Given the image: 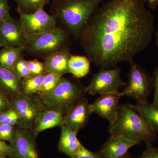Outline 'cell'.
<instances>
[{
	"mask_svg": "<svg viewBox=\"0 0 158 158\" xmlns=\"http://www.w3.org/2000/svg\"><path fill=\"white\" fill-rule=\"evenodd\" d=\"M109 132L111 135H118L141 144H152L157 139L140 114L131 104L119 106L117 118L110 124Z\"/></svg>",
	"mask_w": 158,
	"mask_h": 158,
	"instance_id": "obj_3",
	"label": "cell"
},
{
	"mask_svg": "<svg viewBox=\"0 0 158 158\" xmlns=\"http://www.w3.org/2000/svg\"><path fill=\"white\" fill-rule=\"evenodd\" d=\"M6 157H1L0 158H6Z\"/></svg>",
	"mask_w": 158,
	"mask_h": 158,
	"instance_id": "obj_40",
	"label": "cell"
},
{
	"mask_svg": "<svg viewBox=\"0 0 158 158\" xmlns=\"http://www.w3.org/2000/svg\"><path fill=\"white\" fill-rule=\"evenodd\" d=\"M10 100L11 108L15 110L19 117L17 127L33 130L37 118L45 110L39 95L29 96L22 94Z\"/></svg>",
	"mask_w": 158,
	"mask_h": 158,
	"instance_id": "obj_7",
	"label": "cell"
},
{
	"mask_svg": "<svg viewBox=\"0 0 158 158\" xmlns=\"http://www.w3.org/2000/svg\"><path fill=\"white\" fill-rule=\"evenodd\" d=\"M62 76L56 74L46 73L40 93L38 95H42L49 93L59 84Z\"/></svg>",
	"mask_w": 158,
	"mask_h": 158,
	"instance_id": "obj_24",
	"label": "cell"
},
{
	"mask_svg": "<svg viewBox=\"0 0 158 158\" xmlns=\"http://www.w3.org/2000/svg\"><path fill=\"white\" fill-rule=\"evenodd\" d=\"M90 62L87 56L79 55H71L69 61V73L77 78H81L89 74Z\"/></svg>",
	"mask_w": 158,
	"mask_h": 158,
	"instance_id": "obj_20",
	"label": "cell"
},
{
	"mask_svg": "<svg viewBox=\"0 0 158 158\" xmlns=\"http://www.w3.org/2000/svg\"><path fill=\"white\" fill-rule=\"evenodd\" d=\"M33 130L17 127L13 140L10 143L11 151L8 157L39 158Z\"/></svg>",
	"mask_w": 158,
	"mask_h": 158,
	"instance_id": "obj_10",
	"label": "cell"
},
{
	"mask_svg": "<svg viewBox=\"0 0 158 158\" xmlns=\"http://www.w3.org/2000/svg\"><path fill=\"white\" fill-rule=\"evenodd\" d=\"M65 113L59 109H47L40 113L37 118L33 128L35 136L49 129L60 127L64 125V117Z\"/></svg>",
	"mask_w": 158,
	"mask_h": 158,
	"instance_id": "obj_15",
	"label": "cell"
},
{
	"mask_svg": "<svg viewBox=\"0 0 158 158\" xmlns=\"http://www.w3.org/2000/svg\"><path fill=\"white\" fill-rule=\"evenodd\" d=\"M13 70L22 79L31 76V74L28 68L27 61L22 56L15 65Z\"/></svg>",
	"mask_w": 158,
	"mask_h": 158,
	"instance_id": "obj_26",
	"label": "cell"
},
{
	"mask_svg": "<svg viewBox=\"0 0 158 158\" xmlns=\"http://www.w3.org/2000/svg\"><path fill=\"white\" fill-rule=\"evenodd\" d=\"M11 108V103L10 98L0 90V113Z\"/></svg>",
	"mask_w": 158,
	"mask_h": 158,
	"instance_id": "obj_31",
	"label": "cell"
},
{
	"mask_svg": "<svg viewBox=\"0 0 158 158\" xmlns=\"http://www.w3.org/2000/svg\"><path fill=\"white\" fill-rule=\"evenodd\" d=\"M138 158H158V147H154L152 144L147 145L146 149Z\"/></svg>",
	"mask_w": 158,
	"mask_h": 158,
	"instance_id": "obj_33",
	"label": "cell"
},
{
	"mask_svg": "<svg viewBox=\"0 0 158 158\" xmlns=\"http://www.w3.org/2000/svg\"><path fill=\"white\" fill-rule=\"evenodd\" d=\"M120 73L121 69L117 67L100 69L93 75L90 84L86 87V92L91 95L119 92L126 83L122 80Z\"/></svg>",
	"mask_w": 158,
	"mask_h": 158,
	"instance_id": "obj_8",
	"label": "cell"
},
{
	"mask_svg": "<svg viewBox=\"0 0 158 158\" xmlns=\"http://www.w3.org/2000/svg\"><path fill=\"white\" fill-rule=\"evenodd\" d=\"M89 106L85 98L79 100L64 114V125L78 133L87 124L92 114Z\"/></svg>",
	"mask_w": 158,
	"mask_h": 158,
	"instance_id": "obj_12",
	"label": "cell"
},
{
	"mask_svg": "<svg viewBox=\"0 0 158 158\" xmlns=\"http://www.w3.org/2000/svg\"><path fill=\"white\" fill-rule=\"evenodd\" d=\"M130 64L128 81L120 95L134 99L138 103L146 102L152 89V77L138 63L132 61Z\"/></svg>",
	"mask_w": 158,
	"mask_h": 158,
	"instance_id": "obj_6",
	"label": "cell"
},
{
	"mask_svg": "<svg viewBox=\"0 0 158 158\" xmlns=\"http://www.w3.org/2000/svg\"><path fill=\"white\" fill-rule=\"evenodd\" d=\"M86 93V88L77 82L62 77L53 90L39 96L45 109H59L65 114Z\"/></svg>",
	"mask_w": 158,
	"mask_h": 158,
	"instance_id": "obj_4",
	"label": "cell"
},
{
	"mask_svg": "<svg viewBox=\"0 0 158 158\" xmlns=\"http://www.w3.org/2000/svg\"><path fill=\"white\" fill-rule=\"evenodd\" d=\"M154 17L143 0H109L99 6L80 34V44L100 69L130 62L152 39Z\"/></svg>",
	"mask_w": 158,
	"mask_h": 158,
	"instance_id": "obj_1",
	"label": "cell"
},
{
	"mask_svg": "<svg viewBox=\"0 0 158 158\" xmlns=\"http://www.w3.org/2000/svg\"><path fill=\"white\" fill-rule=\"evenodd\" d=\"M120 158H135L130 153V152H128L124 156Z\"/></svg>",
	"mask_w": 158,
	"mask_h": 158,
	"instance_id": "obj_36",
	"label": "cell"
},
{
	"mask_svg": "<svg viewBox=\"0 0 158 158\" xmlns=\"http://www.w3.org/2000/svg\"><path fill=\"white\" fill-rule=\"evenodd\" d=\"M138 144H140L122 136L111 135L98 152L104 158H120L128 152L130 148Z\"/></svg>",
	"mask_w": 158,
	"mask_h": 158,
	"instance_id": "obj_14",
	"label": "cell"
},
{
	"mask_svg": "<svg viewBox=\"0 0 158 158\" xmlns=\"http://www.w3.org/2000/svg\"><path fill=\"white\" fill-rule=\"evenodd\" d=\"M0 42L5 47H25L27 36L23 32L19 20L11 15L0 22Z\"/></svg>",
	"mask_w": 158,
	"mask_h": 158,
	"instance_id": "obj_11",
	"label": "cell"
},
{
	"mask_svg": "<svg viewBox=\"0 0 158 158\" xmlns=\"http://www.w3.org/2000/svg\"><path fill=\"white\" fill-rule=\"evenodd\" d=\"M103 0H62L56 1L54 16L75 38L80 34Z\"/></svg>",
	"mask_w": 158,
	"mask_h": 158,
	"instance_id": "obj_2",
	"label": "cell"
},
{
	"mask_svg": "<svg viewBox=\"0 0 158 158\" xmlns=\"http://www.w3.org/2000/svg\"><path fill=\"white\" fill-rule=\"evenodd\" d=\"M0 90L10 99L23 94L22 79L12 69L0 65Z\"/></svg>",
	"mask_w": 158,
	"mask_h": 158,
	"instance_id": "obj_16",
	"label": "cell"
},
{
	"mask_svg": "<svg viewBox=\"0 0 158 158\" xmlns=\"http://www.w3.org/2000/svg\"><path fill=\"white\" fill-rule=\"evenodd\" d=\"M70 34L57 27L51 31L27 37L25 51L34 56L45 58L51 54L69 48Z\"/></svg>",
	"mask_w": 158,
	"mask_h": 158,
	"instance_id": "obj_5",
	"label": "cell"
},
{
	"mask_svg": "<svg viewBox=\"0 0 158 158\" xmlns=\"http://www.w3.org/2000/svg\"><path fill=\"white\" fill-rule=\"evenodd\" d=\"M15 129L14 126L0 124V140L11 143L14 138Z\"/></svg>",
	"mask_w": 158,
	"mask_h": 158,
	"instance_id": "obj_27",
	"label": "cell"
},
{
	"mask_svg": "<svg viewBox=\"0 0 158 158\" xmlns=\"http://www.w3.org/2000/svg\"><path fill=\"white\" fill-rule=\"evenodd\" d=\"M19 121V117L14 109H9L0 113V124L11 125L17 126Z\"/></svg>",
	"mask_w": 158,
	"mask_h": 158,
	"instance_id": "obj_25",
	"label": "cell"
},
{
	"mask_svg": "<svg viewBox=\"0 0 158 158\" xmlns=\"http://www.w3.org/2000/svg\"><path fill=\"white\" fill-rule=\"evenodd\" d=\"M11 151L10 144H7L6 141L0 140V158L8 157Z\"/></svg>",
	"mask_w": 158,
	"mask_h": 158,
	"instance_id": "obj_34",
	"label": "cell"
},
{
	"mask_svg": "<svg viewBox=\"0 0 158 158\" xmlns=\"http://www.w3.org/2000/svg\"><path fill=\"white\" fill-rule=\"evenodd\" d=\"M10 15L8 0H0V22Z\"/></svg>",
	"mask_w": 158,
	"mask_h": 158,
	"instance_id": "obj_32",
	"label": "cell"
},
{
	"mask_svg": "<svg viewBox=\"0 0 158 158\" xmlns=\"http://www.w3.org/2000/svg\"><path fill=\"white\" fill-rule=\"evenodd\" d=\"M72 158H104L99 152H93L86 148L82 144L76 153Z\"/></svg>",
	"mask_w": 158,
	"mask_h": 158,
	"instance_id": "obj_29",
	"label": "cell"
},
{
	"mask_svg": "<svg viewBox=\"0 0 158 158\" xmlns=\"http://www.w3.org/2000/svg\"><path fill=\"white\" fill-rule=\"evenodd\" d=\"M156 44L158 47V30L157 32L156 35Z\"/></svg>",
	"mask_w": 158,
	"mask_h": 158,
	"instance_id": "obj_37",
	"label": "cell"
},
{
	"mask_svg": "<svg viewBox=\"0 0 158 158\" xmlns=\"http://www.w3.org/2000/svg\"><path fill=\"white\" fill-rule=\"evenodd\" d=\"M62 1V0H55V2H56V1Z\"/></svg>",
	"mask_w": 158,
	"mask_h": 158,
	"instance_id": "obj_39",
	"label": "cell"
},
{
	"mask_svg": "<svg viewBox=\"0 0 158 158\" xmlns=\"http://www.w3.org/2000/svg\"><path fill=\"white\" fill-rule=\"evenodd\" d=\"M152 89H153L154 100L153 103L158 106V67H156L153 72L152 77Z\"/></svg>",
	"mask_w": 158,
	"mask_h": 158,
	"instance_id": "obj_30",
	"label": "cell"
},
{
	"mask_svg": "<svg viewBox=\"0 0 158 158\" xmlns=\"http://www.w3.org/2000/svg\"><path fill=\"white\" fill-rule=\"evenodd\" d=\"M18 13L22 29L27 37L46 33L57 27L56 17L44 9L29 14Z\"/></svg>",
	"mask_w": 158,
	"mask_h": 158,
	"instance_id": "obj_9",
	"label": "cell"
},
{
	"mask_svg": "<svg viewBox=\"0 0 158 158\" xmlns=\"http://www.w3.org/2000/svg\"></svg>",
	"mask_w": 158,
	"mask_h": 158,
	"instance_id": "obj_42",
	"label": "cell"
},
{
	"mask_svg": "<svg viewBox=\"0 0 158 158\" xmlns=\"http://www.w3.org/2000/svg\"><path fill=\"white\" fill-rule=\"evenodd\" d=\"M25 47H5L0 49V65L13 70L15 63L22 56Z\"/></svg>",
	"mask_w": 158,
	"mask_h": 158,
	"instance_id": "obj_21",
	"label": "cell"
},
{
	"mask_svg": "<svg viewBox=\"0 0 158 158\" xmlns=\"http://www.w3.org/2000/svg\"><path fill=\"white\" fill-rule=\"evenodd\" d=\"M28 68L31 76H37L45 73L44 63L37 59L27 61Z\"/></svg>",
	"mask_w": 158,
	"mask_h": 158,
	"instance_id": "obj_28",
	"label": "cell"
},
{
	"mask_svg": "<svg viewBox=\"0 0 158 158\" xmlns=\"http://www.w3.org/2000/svg\"><path fill=\"white\" fill-rule=\"evenodd\" d=\"M71 55L70 48H67L47 57L44 62L46 73L56 74L62 77L69 73V61Z\"/></svg>",
	"mask_w": 158,
	"mask_h": 158,
	"instance_id": "obj_17",
	"label": "cell"
},
{
	"mask_svg": "<svg viewBox=\"0 0 158 158\" xmlns=\"http://www.w3.org/2000/svg\"><path fill=\"white\" fill-rule=\"evenodd\" d=\"M61 129L58 150L72 158L82 145L77 137V132L65 125L61 127Z\"/></svg>",
	"mask_w": 158,
	"mask_h": 158,
	"instance_id": "obj_18",
	"label": "cell"
},
{
	"mask_svg": "<svg viewBox=\"0 0 158 158\" xmlns=\"http://www.w3.org/2000/svg\"><path fill=\"white\" fill-rule=\"evenodd\" d=\"M131 105L140 114L152 132L157 135L158 134V106L148 102Z\"/></svg>",
	"mask_w": 158,
	"mask_h": 158,
	"instance_id": "obj_19",
	"label": "cell"
},
{
	"mask_svg": "<svg viewBox=\"0 0 158 158\" xmlns=\"http://www.w3.org/2000/svg\"><path fill=\"white\" fill-rule=\"evenodd\" d=\"M17 5L18 13L29 14L44 9L49 0H14Z\"/></svg>",
	"mask_w": 158,
	"mask_h": 158,
	"instance_id": "obj_23",
	"label": "cell"
},
{
	"mask_svg": "<svg viewBox=\"0 0 158 158\" xmlns=\"http://www.w3.org/2000/svg\"><path fill=\"white\" fill-rule=\"evenodd\" d=\"M46 73L22 79L23 94L29 96L39 95Z\"/></svg>",
	"mask_w": 158,
	"mask_h": 158,
	"instance_id": "obj_22",
	"label": "cell"
},
{
	"mask_svg": "<svg viewBox=\"0 0 158 158\" xmlns=\"http://www.w3.org/2000/svg\"><path fill=\"white\" fill-rule=\"evenodd\" d=\"M121 97L120 92L100 95L93 103L90 104V112L106 119L110 124L113 123L117 118L118 102Z\"/></svg>",
	"mask_w": 158,
	"mask_h": 158,
	"instance_id": "obj_13",
	"label": "cell"
},
{
	"mask_svg": "<svg viewBox=\"0 0 158 158\" xmlns=\"http://www.w3.org/2000/svg\"><path fill=\"white\" fill-rule=\"evenodd\" d=\"M2 44H1V42H0V49L2 48Z\"/></svg>",
	"mask_w": 158,
	"mask_h": 158,
	"instance_id": "obj_38",
	"label": "cell"
},
{
	"mask_svg": "<svg viewBox=\"0 0 158 158\" xmlns=\"http://www.w3.org/2000/svg\"><path fill=\"white\" fill-rule=\"evenodd\" d=\"M143 1L150 9H156L158 6V0H143Z\"/></svg>",
	"mask_w": 158,
	"mask_h": 158,
	"instance_id": "obj_35",
	"label": "cell"
},
{
	"mask_svg": "<svg viewBox=\"0 0 158 158\" xmlns=\"http://www.w3.org/2000/svg\"><path fill=\"white\" fill-rule=\"evenodd\" d=\"M6 158H9V157H6Z\"/></svg>",
	"mask_w": 158,
	"mask_h": 158,
	"instance_id": "obj_41",
	"label": "cell"
}]
</instances>
